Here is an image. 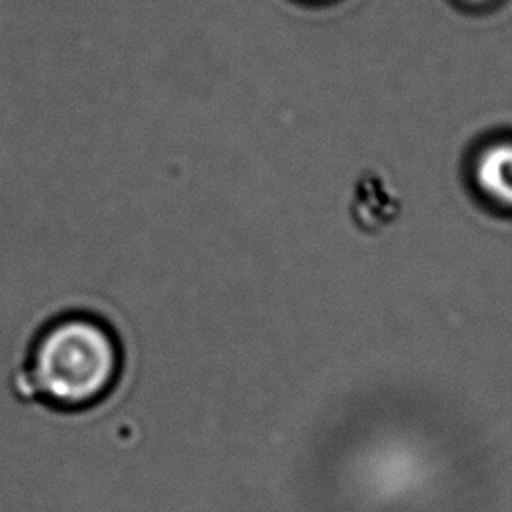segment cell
I'll list each match as a JSON object with an SVG mask.
<instances>
[{"mask_svg":"<svg viewBox=\"0 0 512 512\" xmlns=\"http://www.w3.org/2000/svg\"><path fill=\"white\" fill-rule=\"evenodd\" d=\"M396 202L384 188V182L366 176L356 190L354 202V218L362 220V226L368 230H376L384 226L396 214Z\"/></svg>","mask_w":512,"mask_h":512,"instance_id":"cell-3","label":"cell"},{"mask_svg":"<svg viewBox=\"0 0 512 512\" xmlns=\"http://www.w3.org/2000/svg\"><path fill=\"white\" fill-rule=\"evenodd\" d=\"M476 184L488 198L512 208V142L502 140L482 150L476 160Z\"/></svg>","mask_w":512,"mask_h":512,"instance_id":"cell-2","label":"cell"},{"mask_svg":"<svg viewBox=\"0 0 512 512\" xmlns=\"http://www.w3.org/2000/svg\"><path fill=\"white\" fill-rule=\"evenodd\" d=\"M468 2H484V0H468Z\"/></svg>","mask_w":512,"mask_h":512,"instance_id":"cell-4","label":"cell"},{"mask_svg":"<svg viewBox=\"0 0 512 512\" xmlns=\"http://www.w3.org/2000/svg\"><path fill=\"white\" fill-rule=\"evenodd\" d=\"M116 370L112 336L92 320L70 318L42 336L28 374L30 392L54 408H86L110 390Z\"/></svg>","mask_w":512,"mask_h":512,"instance_id":"cell-1","label":"cell"}]
</instances>
